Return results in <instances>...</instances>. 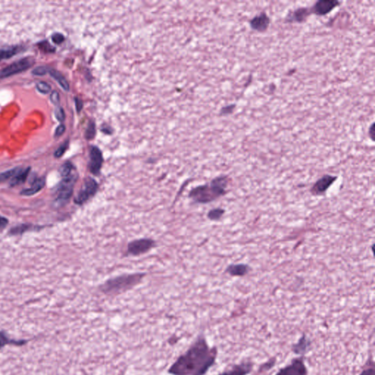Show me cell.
<instances>
[{
  "instance_id": "cell-1",
  "label": "cell",
  "mask_w": 375,
  "mask_h": 375,
  "mask_svg": "<svg viewBox=\"0 0 375 375\" xmlns=\"http://www.w3.org/2000/svg\"><path fill=\"white\" fill-rule=\"evenodd\" d=\"M218 350L210 347L203 333L168 368L170 375H206L216 363Z\"/></svg>"
},
{
  "instance_id": "cell-2",
  "label": "cell",
  "mask_w": 375,
  "mask_h": 375,
  "mask_svg": "<svg viewBox=\"0 0 375 375\" xmlns=\"http://www.w3.org/2000/svg\"><path fill=\"white\" fill-rule=\"evenodd\" d=\"M229 180L227 177L215 178L209 184L196 186L190 191L189 197L198 204H206L226 194Z\"/></svg>"
},
{
  "instance_id": "cell-3",
  "label": "cell",
  "mask_w": 375,
  "mask_h": 375,
  "mask_svg": "<svg viewBox=\"0 0 375 375\" xmlns=\"http://www.w3.org/2000/svg\"><path fill=\"white\" fill-rule=\"evenodd\" d=\"M145 274L136 272L133 274H123L111 278L100 285L99 290L107 295H117L131 290L143 281Z\"/></svg>"
},
{
  "instance_id": "cell-4",
  "label": "cell",
  "mask_w": 375,
  "mask_h": 375,
  "mask_svg": "<svg viewBox=\"0 0 375 375\" xmlns=\"http://www.w3.org/2000/svg\"><path fill=\"white\" fill-rule=\"evenodd\" d=\"M78 179L77 172L67 176L62 177V181L59 184L57 190L56 200L59 206H64L72 198L74 188Z\"/></svg>"
},
{
  "instance_id": "cell-5",
  "label": "cell",
  "mask_w": 375,
  "mask_h": 375,
  "mask_svg": "<svg viewBox=\"0 0 375 375\" xmlns=\"http://www.w3.org/2000/svg\"><path fill=\"white\" fill-rule=\"evenodd\" d=\"M98 188V183L93 178H87L84 180L83 186L74 199L76 204L79 206L85 204L95 196Z\"/></svg>"
},
{
  "instance_id": "cell-6",
  "label": "cell",
  "mask_w": 375,
  "mask_h": 375,
  "mask_svg": "<svg viewBox=\"0 0 375 375\" xmlns=\"http://www.w3.org/2000/svg\"><path fill=\"white\" fill-rule=\"evenodd\" d=\"M34 63L35 59L32 57H25V58L16 61L0 71V79H5V78L10 77L15 74L24 72L32 67Z\"/></svg>"
},
{
  "instance_id": "cell-7",
  "label": "cell",
  "mask_w": 375,
  "mask_h": 375,
  "mask_svg": "<svg viewBox=\"0 0 375 375\" xmlns=\"http://www.w3.org/2000/svg\"><path fill=\"white\" fill-rule=\"evenodd\" d=\"M155 245V241L150 238H140L134 240L128 243L127 253L130 256L137 257L146 254L151 250Z\"/></svg>"
},
{
  "instance_id": "cell-8",
  "label": "cell",
  "mask_w": 375,
  "mask_h": 375,
  "mask_svg": "<svg viewBox=\"0 0 375 375\" xmlns=\"http://www.w3.org/2000/svg\"><path fill=\"white\" fill-rule=\"evenodd\" d=\"M275 375H309L308 369L303 358H297L279 369Z\"/></svg>"
},
{
  "instance_id": "cell-9",
  "label": "cell",
  "mask_w": 375,
  "mask_h": 375,
  "mask_svg": "<svg viewBox=\"0 0 375 375\" xmlns=\"http://www.w3.org/2000/svg\"><path fill=\"white\" fill-rule=\"evenodd\" d=\"M340 4L341 3L336 0H320L316 2L311 8V13L319 16H325L339 6Z\"/></svg>"
},
{
  "instance_id": "cell-10",
  "label": "cell",
  "mask_w": 375,
  "mask_h": 375,
  "mask_svg": "<svg viewBox=\"0 0 375 375\" xmlns=\"http://www.w3.org/2000/svg\"><path fill=\"white\" fill-rule=\"evenodd\" d=\"M103 155L101 151L97 147H92L90 151V163L89 168L90 173L95 176H97L100 173L103 165Z\"/></svg>"
},
{
  "instance_id": "cell-11",
  "label": "cell",
  "mask_w": 375,
  "mask_h": 375,
  "mask_svg": "<svg viewBox=\"0 0 375 375\" xmlns=\"http://www.w3.org/2000/svg\"><path fill=\"white\" fill-rule=\"evenodd\" d=\"M270 23V18L267 16V13L262 12L250 20L249 25L252 29L257 32H264L268 29Z\"/></svg>"
},
{
  "instance_id": "cell-12",
  "label": "cell",
  "mask_w": 375,
  "mask_h": 375,
  "mask_svg": "<svg viewBox=\"0 0 375 375\" xmlns=\"http://www.w3.org/2000/svg\"><path fill=\"white\" fill-rule=\"evenodd\" d=\"M254 363L250 361H244L234 365L229 369H226L217 375H249L253 371Z\"/></svg>"
},
{
  "instance_id": "cell-13",
  "label": "cell",
  "mask_w": 375,
  "mask_h": 375,
  "mask_svg": "<svg viewBox=\"0 0 375 375\" xmlns=\"http://www.w3.org/2000/svg\"><path fill=\"white\" fill-rule=\"evenodd\" d=\"M336 180V177L331 176V175H325L315 183V186H313L312 189V194L315 195L324 194Z\"/></svg>"
},
{
  "instance_id": "cell-14",
  "label": "cell",
  "mask_w": 375,
  "mask_h": 375,
  "mask_svg": "<svg viewBox=\"0 0 375 375\" xmlns=\"http://www.w3.org/2000/svg\"><path fill=\"white\" fill-rule=\"evenodd\" d=\"M311 14H312L311 11L308 8H297L296 10L287 15L286 21H287V22L303 23L306 21Z\"/></svg>"
},
{
  "instance_id": "cell-15",
  "label": "cell",
  "mask_w": 375,
  "mask_h": 375,
  "mask_svg": "<svg viewBox=\"0 0 375 375\" xmlns=\"http://www.w3.org/2000/svg\"><path fill=\"white\" fill-rule=\"evenodd\" d=\"M311 348V341L306 335H303L298 341V343L292 345V351L296 355L305 354L310 351Z\"/></svg>"
},
{
  "instance_id": "cell-16",
  "label": "cell",
  "mask_w": 375,
  "mask_h": 375,
  "mask_svg": "<svg viewBox=\"0 0 375 375\" xmlns=\"http://www.w3.org/2000/svg\"><path fill=\"white\" fill-rule=\"evenodd\" d=\"M44 186H45V180L44 178L36 179L30 188L23 190L21 194L24 195V196H31V195L36 194V193L41 191L44 187Z\"/></svg>"
},
{
  "instance_id": "cell-17",
  "label": "cell",
  "mask_w": 375,
  "mask_h": 375,
  "mask_svg": "<svg viewBox=\"0 0 375 375\" xmlns=\"http://www.w3.org/2000/svg\"><path fill=\"white\" fill-rule=\"evenodd\" d=\"M249 270V266L241 264V265L229 266L226 269V272L233 277H241V276L246 275Z\"/></svg>"
},
{
  "instance_id": "cell-18",
  "label": "cell",
  "mask_w": 375,
  "mask_h": 375,
  "mask_svg": "<svg viewBox=\"0 0 375 375\" xmlns=\"http://www.w3.org/2000/svg\"><path fill=\"white\" fill-rule=\"evenodd\" d=\"M21 50H22V47L21 46H13V47L0 49V61L11 58Z\"/></svg>"
},
{
  "instance_id": "cell-19",
  "label": "cell",
  "mask_w": 375,
  "mask_h": 375,
  "mask_svg": "<svg viewBox=\"0 0 375 375\" xmlns=\"http://www.w3.org/2000/svg\"><path fill=\"white\" fill-rule=\"evenodd\" d=\"M49 72V74H51V76H52L56 81H57V82L60 84L61 87H62L64 90L66 91L69 90V87H70V86H69V82H67L65 78L63 77V75H62L61 73L54 70V69H50Z\"/></svg>"
},
{
  "instance_id": "cell-20",
  "label": "cell",
  "mask_w": 375,
  "mask_h": 375,
  "mask_svg": "<svg viewBox=\"0 0 375 375\" xmlns=\"http://www.w3.org/2000/svg\"><path fill=\"white\" fill-rule=\"evenodd\" d=\"M29 168H27L26 169H20L17 175H15L13 177V181L11 182V186H16V185H20L21 183H24L26 181V178H27L28 174H29Z\"/></svg>"
},
{
  "instance_id": "cell-21",
  "label": "cell",
  "mask_w": 375,
  "mask_h": 375,
  "mask_svg": "<svg viewBox=\"0 0 375 375\" xmlns=\"http://www.w3.org/2000/svg\"><path fill=\"white\" fill-rule=\"evenodd\" d=\"M26 343V341H22V340L21 341H15V340L10 339L5 332H0V349L4 348L8 344H15V345H24Z\"/></svg>"
},
{
  "instance_id": "cell-22",
  "label": "cell",
  "mask_w": 375,
  "mask_h": 375,
  "mask_svg": "<svg viewBox=\"0 0 375 375\" xmlns=\"http://www.w3.org/2000/svg\"><path fill=\"white\" fill-rule=\"evenodd\" d=\"M224 214V210L221 209V208H215V209L211 210V211H209V213L208 214V217L211 221H217L222 217Z\"/></svg>"
},
{
  "instance_id": "cell-23",
  "label": "cell",
  "mask_w": 375,
  "mask_h": 375,
  "mask_svg": "<svg viewBox=\"0 0 375 375\" xmlns=\"http://www.w3.org/2000/svg\"><path fill=\"white\" fill-rule=\"evenodd\" d=\"M75 171V168L71 162H66L61 166L60 169H59L62 177L67 176V175L72 174Z\"/></svg>"
},
{
  "instance_id": "cell-24",
  "label": "cell",
  "mask_w": 375,
  "mask_h": 375,
  "mask_svg": "<svg viewBox=\"0 0 375 375\" xmlns=\"http://www.w3.org/2000/svg\"><path fill=\"white\" fill-rule=\"evenodd\" d=\"M21 168H14V169L10 170V171L6 172V173L0 174V183L7 181L9 178H13L15 175H17Z\"/></svg>"
},
{
  "instance_id": "cell-25",
  "label": "cell",
  "mask_w": 375,
  "mask_h": 375,
  "mask_svg": "<svg viewBox=\"0 0 375 375\" xmlns=\"http://www.w3.org/2000/svg\"><path fill=\"white\" fill-rule=\"evenodd\" d=\"M36 88L40 92L43 94H47L50 92L51 87L49 84L46 83L44 82H40L39 83L36 84Z\"/></svg>"
},
{
  "instance_id": "cell-26",
  "label": "cell",
  "mask_w": 375,
  "mask_h": 375,
  "mask_svg": "<svg viewBox=\"0 0 375 375\" xmlns=\"http://www.w3.org/2000/svg\"><path fill=\"white\" fill-rule=\"evenodd\" d=\"M69 141L65 142V143L62 144V145L59 147L58 149L56 150L55 153H54V156H55L56 158H60L61 156H62L64 153H65L66 150H67V148H69Z\"/></svg>"
},
{
  "instance_id": "cell-27",
  "label": "cell",
  "mask_w": 375,
  "mask_h": 375,
  "mask_svg": "<svg viewBox=\"0 0 375 375\" xmlns=\"http://www.w3.org/2000/svg\"><path fill=\"white\" fill-rule=\"evenodd\" d=\"M95 134V124L93 123H90L88 128H87V131H86V137L88 140L93 138Z\"/></svg>"
},
{
  "instance_id": "cell-28",
  "label": "cell",
  "mask_w": 375,
  "mask_h": 375,
  "mask_svg": "<svg viewBox=\"0 0 375 375\" xmlns=\"http://www.w3.org/2000/svg\"><path fill=\"white\" fill-rule=\"evenodd\" d=\"M54 114H55V117H57V120H58L59 122H63L64 120H65V112H64L63 109L61 108V107H57V108H56Z\"/></svg>"
},
{
  "instance_id": "cell-29",
  "label": "cell",
  "mask_w": 375,
  "mask_h": 375,
  "mask_svg": "<svg viewBox=\"0 0 375 375\" xmlns=\"http://www.w3.org/2000/svg\"><path fill=\"white\" fill-rule=\"evenodd\" d=\"M235 104H231V105L226 106V107H223L221 110V114L223 115H230L233 113L234 109H235Z\"/></svg>"
},
{
  "instance_id": "cell-30",
  "label": "cell",
  "mask_w": 375,
  "mask_h": 375,
  "mask_svg": "<svg viewBox=\"0 0 375 375\" xmlns=\"http://www.w3.org/2000/svg\"><path fill=\"white\" fill-rule=\"evenodd\" d=\"M48 69L44 66H39L32 71L33 75L36 76H44L47 74Z\"/></svg>"
},
{
  "instance_id": "cell-31",
  "label": "cell",
  "mask_w": 375,
  "mask_h": 375,
  "mask_svg": "<svg viewBox=\"0 0 375 375\" xmlns=\"http://www.w3.org/2000/svg\"><path fill=\"white\" fill-rule=\"evenodd\" d=\"M52 41L54 44H60L65 41V37L63 35L60 34V33H55V34L52 36Z\"/></svg>"
},
{
  "instance_id": "cell-32",
  "label": "cell",
  "mask_w": 375,
  "mask_h": 375,
  "mask_svg": "<svg viewBox=\"0 0 375 375\" xmlns=\"http://www.w3.org/2000/svg\"><path fill=\"white\" fill-rule=\"evenodd\" d=\"M359 375H375L374 363L372 362L370 366L363 369Z\"/></svg>"
},
{
  "instance_id": "cell-33",
  "label": "cell",
  "mask_w": 375,
  "mask_h": 375,
  "mask_svg": "<svg viewBox=\"0 0 375 375\" xmlns=\"http://www.w3.org/2000/svg\"><path fill=\"white\" fill-rule=\"evenodd\" d=\"M40 49H42V50L45 51V52H52L54 50V49H53L52 46L50 45V44H49V43L46 42H42L41 43V44H39Z\"/></svg>"
},
{
  "instance_id": "cell-34",
  "label": "cell",
  "mask_w": 375,
  "mask_h": 375,
  "mask_svg": "<svg viewBox=\"0 0 375 375\" xmlns=\"http://www.w3.org/2000/svg\"><path fill=\"white\" fill-rule=\"evenodd\" d=\"M50 99L51 101H52L54 105L58 107L59 104V95L57 91H53L52 94H51Z\"/></svg>"
},
{
  "instance_id": "cell-35",
  "label": "cell",
  "mask_w": 375,
  "mask_h": 375,
  "mask_svg": "<svg viewBox=\"0 0 375 375\" xmlns=\"http://www.w3.org/2000/svg\"><path fill=\"white\" fill-rule=\"evenodd\" d=\"M65 126L64 125H59L58 127H57V129H56L55 131V137H60L62 136V134H63L64 132H65Z\"/></svg>"
},
{
  "instance_id": "cell-36",
  "label": "cell",
  "mask_w": 375,
  "mask_h": 375,
  "mask_svg": "<svg viewBox=\"0 0 375 375\" xmlns=\"http://www.w3.org/2000/svg\"><path fill=\"white\" fill-rule=\"evenodd\" d=\"M75 104L76 108H77V112H80V111L82 110V108H83V103H82V101L80 100V99L76 97Z\"/></svg>"
},
{
  "instance_id": "cell-37",
  "label": "cell",
  "mask_w": 375,
  "mask_h": 375,
  "mask_svg": "<svg viewBox=\"0 0 375 375\" xmlns=\"http://www.w3.org/2000/svg\"><path fill=\"white\" fill-rule=\"evenodd\" d=\"M374 123H373L371 124V126H370L369 130V136L370 138H371V140H372V141H374Z\"/></svg>"
},
{
  "instance_id": "cell-38",
  "label": "cell",
  "mask_w": 375,
  "mask_h": 375,
  "mask_svg": "<svg viewBox=\"0 0 375 375\" xmlns=\"http://www.w3.org/2000/svg\"><path fill=\"white\" fill-rule=\"evenodd\" d=\"M8 224V219L0 216V229L4 228Z\"/></svg>"
}]
</instances>
